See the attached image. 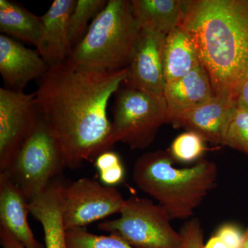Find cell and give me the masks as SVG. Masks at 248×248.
<instances>
[{
    "label": "cell",
    "mask_w": 248,
    "mask_h": 248,
    "mask_svg": "<svg viewBox=\"0 0 248 248\" xmlns=\"http://www.w3.org/2000/svg\"><path fill=\"white\" fill-rule=\"evenodd\" d=\"M173 163L169 151L143 154L134 165L133 180L159 202L171 219H188L217 186L218 169L205 159L184 169L174 167Z\"/></svg>",
    "instance_id": "cell-3"
},
{
    "label": "cell",
    "mask_w": 248,
    "mask_h": 248,
    "mask_svg": "<svg viewBox=\"0 0 248 248\" xmlns=\"http://www.w3.org/2000/svg\"><path fill=\"white\" fill-rule=\"evenodd\" d=\"M29 202L7 174H0V228H4L25 248H43L28 222Z\"/></svg>",
    "instance_id": "cell-14"
},
{
    "label": "cell",
    "mask_w": 248,
    "mask_h": 248,
    "mask_svg": "<svg viewBox=\"0 0 248 248\" xmlns=\"http://www.w3.org/2000/svg\"><path fill=\"white\" fill-rule=\"evenodd\" d=\"M164 95L151 94L125 86L115 94L112 140L132 149H144L154 141L159 128L166 124Z\"/></svg>",
    "instance_id": "cell-6"
},
{
    "label": "cell",
    "mask_w": 248,
    "mask_h": 248,
    "mask_svg": "<svg viewBox=\"0 0 248 248\" xmlns=\"http://www.w3.org/2000/svg\"><path fill=\"white\" fill-rule=\"evenodd\" d=\"M166 36L141 29L128 67L125 86L164 95V51Z\"/></svg>",
    "instance_id": "cell-10"
},
{
    "label": "cell",
    "mask_w": 248,
    "mask_h": 248,
    "mask_svg": "<svg viewBox=\"0 0 248 248\" xmlns=\"http://www.w3.org/2000/svg\"><path fill=\"white\" fill-rule=\"evenodd\" d=\"M76 0H55L41 17L42 29L37 51L49 68L68 61L73 53L68 26Z\"/></svg>",
    "instance_id": "cell-11"
},
{
    "label": "cell",
    "mask_w": 248,
    "mask_h": 248,
    "mask_svg": "<svg viewBox=\"0 0 248 248\" xmlns=\"http://www.w3.org/2000/svg\"><path fill=\"white\" fill-rule=\"evenodd\" d=\"M49 67L37 50L14 38L0 35V73L9 89L24 91L32 80L42 78Z\"/></svg>",
    "instance_id": "cell-12"
},
{
    "label": "cell",
    "mask_w": 248,
    "mask_h": 248,
    "mask_svg": "<svg viewBox=\"0 0 248 248\" xmlns=\"http://www.w3.org/2000/svg\"><path fill=\"white\" fill-rule=\"evenodd\" d=\"M183 242L181 248H203L204 234L202 223L197 218L186 221L179 232Z\"/></svg>",
    "instance_id": "cell-25"
},
{
    "label": "cell",
    "mask_w": 248,
    "mask_h": 248,
    "mask_svg": "<svg viewBox=\"0 0 248 248\" xmlns=\"http://www.w3.org/2000/svg\"><path fill=\"white\" fill-rule=\"evenodd\" d=\"M41 29V17L19 3L0 0V31L3 35L37 47Z\"/></svg>",
    "instance_id": "cell-19"
},
{
    "label": "cell",
    "mask_w": 248,
    "mask_h": 248,
    "mask_svg": "<svg viewBox=\"0 0 248 248\" xmlns=\"http://www.w3.org/2000/svg\"><path fill=\"white\" fill-rule=\"evenodd\" d=\"M187 0H131L141 29L168 35L180 25Z\"/></svg>",
    "instance_id": "cell-18"
},
{
    "label": "cell",
    "mask_w": 248,
    "mask_h": 248,
    "mask_svg": "<svg viewBox=\"0 0 248 248\" xmlns=\"http://www.w3.org/2000/svg\"><path fill=\"white\" fill-rule=\"evenodd\" d=\"M128 76V68L94 71L68 61L50 68L35 93L39 115L61 148L65 166L80 167L114 146L107 108Z\"/></svg>",
    "instance_id": "cell-1"
},
{
    "label": "cell",
    "mask_w": 248,
    "mask_h": 248,
    "mask_svg": "<svg viewBox=\"0 0 248 248\" xmlns=\"http://www.w3.org/2000/svg\"><path fill=\"white\" fill-rule=\"evenodd\" d=\"M236 104L214 96L200 107L183 115L174 127L198 134L205 141L221 144L222 138Z\"/></svg>",
    "instance_id": "cell-15"
},
{
    "label": "cell",
    "mask_w": 248,
    "mask_h": 248,
    "mask_svg": "<svg viewBox=\"0 0 248 248\" xmlns=\"http://www.w3.org/2000/svg\"><path fill=\"white\" fill-rule=\"evenodd\" d=\"M200 65V57L193 40L188 32L179 26L166 36L165 42V84L182 79Z\"/></svg>",
    "instance_id": "cell-17"
},
{
    "label": "cell",
    "mask_w": 248,
    "mask_h": 248,
    "mask_svg": "<svg viewBox=\"0 0 248 248\" xmlns=\"http://www.w3.org/2000/svg\"><path fill=\"white\" fill-rule=\"evenodd\" d=\"M141 31L131 1L109 0L73 48L68 62L78 68L94 71L128 68Z\"/></svg>",
    "instance_id": "cell-4"
},
{
    "label": "cell",
    "mask_w": 248,
    "mask_h": 248,
    "mask_svg": "<svg viewBox=\"0 0 248 248\" xmlns=\"http://www.w3.org/2000/svg\"><path fill=\"white\" fill-rule=\"evenodd\" d=\"M0 243L3 248H25L2 228H0Z\"/></svg>",
    "instance_id": "cell-27"
},
{
    "label": "cell",
    "mask_w": 248,
    "mask_h": 248,
    "mask_svg": "<svg viewBox=\"0 0 248 248\" xmlns=\"http://www.w3.org/2000/svg\"><path fill=\"white\" fill-rule=\"evenodd\" d=\"M120 192L89 178H81L64 186L62 216L66 231L84 228L90 223L120 213L125 205Z\"/></svg>",
    "instance_id": "cell-8"
},
{
    "label": "cell",
    "mask_w": 248,
    "mask_h": 248,
    "mask_svg": "<svg viewBox=\"0 0 248 248\" xmlns=\"http://www.w3.org/2000/svg\"><path fill=\"white\" fill-rule=\"evenodd\" d=\"M215 234L219 236L230 248H241L244 243L245 231L234 223H223L218 227Z\"/></svg>",
    "instance_id": "cell-26"
},
{
    "label": "cell",
    "mask_w": 248,
    "mask_h": 248,
    "mask_svg": "<svg viewBox=\"0 0 248 248\" xmlns=\"http://www.w3.org/2000/svg\"><path fill=\"white\" fill-rule=\"evenodd\" d=\"M235 104L236 107L248 111V79L240 89L235 100Z\"/></svg>",
    "instance_id": "cell-28"
},
{
    "label": "cell",
    "mask_w": 248,
    "mask_h": 248,
    "mask_svg": "<svg viewBox=\"0 0 248 248\" xmlns=\"http://www.w3.org/2000/svg\"><path fill=\"white\" fill-rule=\"evenodd\" d=\"M179 26L193 40L215 95L235 103L248 79V0H187Z\"/></svg>",
    "instance_id": "cell-2"
},
{
    "label": "cell",
    "mask_w": 248,
    "mask_h": 248,
    "mask_svg": "<svg viewBox=\"0 0 248 248\" xmlns=\"http://www.w3.org/2000/svg\"><path fill=\"white\" fill-rule=\"evenodd\" d=\"M35 93L0 89V170H7L38 120Z\"/></svg>",
    "instance_id": "cell-9"
},
{
    "label": "cell",
    "mask_w": 248,
    "mask_h": 248,
    "mask_svg": "<svg viewBox=\"0 0 248 248\" xmlns=\"http://www.w3.org/2000/svg\"><path fill=\"white\" fill-rule=\"evenodd\" d=\"M107 0H76L69 19L68 32L72 48L84 38L89 29V22L107 6Z\"/></svg>",
    "instance_id": "cell-20"
},
{
    "label": "cell",
    "mask_w": 248,
    "mask_h": 248,
    "mask_svg": "<svg viewBox=\"0 0 248 248\" xmlns=\"http://www.w3.org/2000/svg\"><path fill=\"white\" fill-rule=\"evenodd\" d=\"M205 141L198 134L186 131L174 139L169 153L174 161L185 164L197 162L206 151Z\"/></svg>",
    "instance_id": "cell-21"
},
{
    "label": "cell",
    "mask_w": 248,
    "mask_h": 248,
    "mask_svg": "<svg viewBox=\"0 0 248 248\" xmlns=\"http://www.w3.org/2000/svg\"><path fill=\"white\" fill-rule=\"evenodd\" d=\"M248 155V111L235 107L222 138L221 144Z\"/></svg>",
    "instance_id": "cell-22"
},
{
    "label": "cell",
    "mask_w": 248,
    "mask_h": 248,
    "mask_svg": "<svg viewBox=\"0 0 248 248\" xmlns=\"http://www.w3.org/2000/svg\"><path fill=\"white\" fill-rule=\"evenodd\" d=\"M64 167L61 148L40 116L11 166L3 172L30 202L45 190Z\"/></svg>",
    "instance_id": "cell-7"
},
{
    "label": "cell",
    "mask_w": 248,
    "mask_h": 248,
    "mask_svg": "<svg viewBox=\"0 0 248 248\" xmlns=\"http://www.w3.org/2000/svg\"><path fill=\"white\" fill-rule=\"evenodd\" d=\"M63 187L62 182L53 181L45 190L29 202L30 213L43 228L46 248H68L62 216Z\"/></svg>",
    "instance_id": "cell-16"
},
{
    "label": "cell",
    "mask_w": 248,
    "mask_h": 248,
    "mask_svg": "<svg viewBox=\"0 0 248 248\" xmlns=\"http://www.w3.org/2000/svg\"><path fill=\"white\" fill-rule=\"evenodd\" d=\"M94 166L104 186L113 187L124 180L125 170L120 156L115 152L109 150L98 155Z\"/></svg>",
    "instance_id": "cell-24"
},
{
    "label": "cell",
    "mask_w": 248,
    "mask_h": 248,
    "mask_svg": "<svg viewBox=\"0 0 248 248\" xmlns=\"http://www.w3.org/2000/svg\"><path fill=\"white\" fill-rule=\"evenodd\" d=\"M120 218L99 223L98 228L135 248H181L183 238L159 203L138 197L125 200Z\"/></svg>",
    "instance_id": "cell-5"
},
{
    "label": "cell",
    "mask_w": 248,
    "mask_h": 248,
    "mask_svg": "<svg viewBox=\"0 0 248 248\" xmlns=\"http://www.w3.org/2000/svg\"><path fill=\"white\" fill-rule=\"evenodd\" d=\"M203 248H230L216 234H213L208 241L204 244Z\"/></svg>",
    "instance_id": "cell-29"
},
{
    "label": "cell",
    "mask_w": 248,
    "mask_h": 248,
    "mask_svg": "<svg viewBox=\"0 0 248 248\" xmlns=\"http://www.w3.org/2000/svg\"><path fill=\"white\" fill-rule=\"evenodd\" d=\"M215 95L210 78L202 64L177 81L165 84L166 124L175 125L183 115Z\"/></svg>",
    "instance_id": "cell-13"
},
{
    "label": "cell",
    "mask_w": 248,
    "mask_h": 248,
    "mask_svg": "<svg viewBox=\"0 0 248 248\" xmlns=\"http://www.w3.org/2000/svg\"><path fill=\"white\" fill-rule=\"evenodd\" d=\"M241 248H248V224L247 228L245 231V236L244 243H243L242 246Z\"/></svg>",
    "instance_id": "cell-30"
},
{
    "label": "cell",
    "mask_w": 248,
    "mask_h": 248,
    "mask_svg": "<svg viewBox=\"0 0 248 248\" xmlns=\"http://www.w3.org/2000/svg\"><path fill=\"white\" fill-rule=\"evenodd\" d=\"M66 240L68 248H135L115 235L94 234L84 228L67 231Z\"/></svg>",
    "instance_id": "cell-23"
}]
</instances>
